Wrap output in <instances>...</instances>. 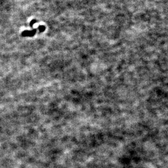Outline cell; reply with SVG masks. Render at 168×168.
I'll return each instance as SVG.
<instances>
[{
    "label": "cell",
    "instance_id": "obj_1",
    "mask_svg": "<svg viewBox=\"0 0 168 168\" xmlns=\"http://www.w3.org/2000/svg\"><path fill=\"white\" fill-rule=\"evenodd\" d=\"M37 30L38 29H34L32 31H24L22 32L21 35L23 37H27V36L32 37L36 33Z\"/></svg>",
    "mask_w": 168,
    "mask_h": 168
},
{
    "label": "cell",
    "instance_id": "obj_2",
    "mask_svg": "<svg viewBox=\"0 0 168 168\" xmlns=\"http://www.w3.org/2000/svg\"><path fill=\"white\" fill-rule=\"evenodd\" d=\"M38 29L39 30V32H43L45 31V27L44 26H43V25H42V26H39L38 27Z\"/></svg>",
    "mask_w": 168,
    "mask_h": 168
},
{
    "label": "cell",
    "instance_id": "obj_3",
    "mask_svg": "<svg viewBox=\"0 0 168 168\" xmlns=\"http://www.w3.org/2000/svg\"><path fill=\"white\" fill-rule=\"evenodd\" d=\"M37 21L36 20H32L30 22V26L32 27L33 24H35L36 23H37Z\"/></svg>",
    "mask_w": 168,
    "mask_h": 168
}]
</instances>
